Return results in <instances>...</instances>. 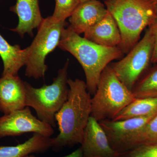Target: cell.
I'll return each instance as SVG.
<instances>
[{
	"label": "cell",
	"mask_w": 157,
	"mask_h": 157,
	"mask_svg": "<svg viewBox=\"0 0 157 157\" xmlns=\"http://www.w3.org/2000/svg\"><path fill=\"white\" fill-rule=\"evenodd\" d=\"M84 35L86 39L105 47H118L121 41L117 24L108 12L99 22L86 30Z\"/></svg>",
	"instance_id": "14"
},
{
	"label": "cell",
	"mask_w": 157,
	"mask_h": 157,
	"mask_svg": "<svg viewBox=\"0 0 157 157\" xmlns=\"http://www.w3.org/2000/svg\"><path fill=\"white\" fill-rule=\"evenodd\" d=\"M153 36L154 40L153 52L152 57L151 63H157V16L153 23L148 27Z\"/></svg>",
	"instance_id": "22"
},
{
	"label": "cell",
	"mask_w": 157,
	"mask_h": 157,
	"mask_svg": "<svg viewBox=\"0 0 157 157\" xmlns=\"http://www.w3.org/2000/svg\"><path fill=\"white\" fill-rule=\"evenodd\" d=\"M69 64L67 60L49 85L36 88L25 82L26 107L33 108L39 119L53 128L56 126V115L67 99Z\"/></svg>",
	"instance_id": "5"
},
{
	"label": "cell",
	"mask_w": 157,
	"mask_h": 157,
	"mask_svg": "<svg viewBox=\"0 0 157 157\" xmlns=\"http://www.w3.org/2000/svg\"><path fill=\"white\" fill-rule=\"evenodd\" d=\"M83 157H120L112 148L104 129L94 118L90 117L81 144Z\"/></svg>",
	"instance_id": "10"
},
{
	"label": "cell",
	"mask_w": 157,
	"mask_h": 157,
	"mask_svg": "<svg viewBox=\"0 0 157 157\" xmlns=\"http://www.w3.org/2000/svg\"><path fill=\"white\" fill-rule=\"evenodd\" d=\"M120 31L121 41L118 48L127 54L138 42L144 30L157 16L155 0H104Z\"/></svg>",
	"instance_id": "3"
},
{
	"label": "cell",
	"mask_w": 157,
	"mask_h": 157,
	"mask_svg": "<svg viewBox=\"0 0 157 157\" xmlns=\"http://www.w3.org/2000/svg\"><path fill=\"white\" fill-rule=\"evenodd\" d=\"M108 13L105 5L99 0L80 3L69 17V27L80 35L101 21Z\"/></svg>",
	"instance_id": "12"
},
{
	"label": "cell",
	"mask_w": 157,
	"mask_h": 157,
	"mask_svg": "<svg viewBox=\"0 0 157 157\" xmlns=\"http://www.w3.org/2000/svg\"><path fill=\"white\" fill-rule=\"evenodd\" d=\"M120 157H157V144L139 145L121 154Z\"/></svg>",
	"instance_id": "21"
},
{
	"label": "cell",
	"mask_w": 157,
	"mask_h": 157,
	"mask_svg": "<svg viewBox=\"0 0 157 157\" xmlns=\"http://www.w3.org/2000/svg\"><path fill=\"white\" fill-rule=\"evenodd\" d=\"M25 157H36L34 155H29L26 156ZM63 157H83V154H82V150L81 147L77 149L75 151L71 153L70 154L67 155Z\"/></svg>",
	"instance_id": "23"
},
{
	"label": "cell",
	"mask_w": 157,
	"mask_h": 157,
	"mask_svg": "<svg viewBox=\"0 0 157 157\" xmlns=\"http://www.w3.org/2000/svg\"><path fill=\"white\" fill-rule=\"evenodd\" d=\"M157 112V97L136 98L121 111L113 121L143 117Z\"/></svg>",
	"instance_id": "17"
},
{
	"label": "cell",
	"mask_w": 157,
	"mask_h": 157,
	"mask_svg": "<svg viewBox=\"0 0 157 157\" xmlns=\"http://www.w3.org/2000/svg\"><path fill=\"white\" fill-rule=\"evenodd\" d=\"M157 144V113L129 141L124 153L144 144Z\"/></svg>",
	"instance_id": "19"
},
{
	"label": "cell",
	"mask_w": 157,
	"mask_h": 157,
	"mask_svg": "<svg viewBox=\"0 0 157 157\" xmlns=\"http://www.w3.org/2000/svg\"><path fill=\"white\" fill-rule=\"evenodd\" d=\"M157 113L121 121L104 120L99 122L107 134L112 148L121 155L129 141Z\"/></svg>",
	"instance_id": "9"
},
{
	"label": "cell",
	"mask_w": 157,
	"mask_h": 157,
	"mask_svg": "<svg viewBox=\"0 0 157 157\" xmlns=\"http://www.w3.org/2000/svg\"><path fill=\"white\" fill-rule=\"evenodd\" d=\"M156 64H157V63H156Z\"/></svg>",
	"instance_id": "26"
},
{
	"label": "cell",
	"mask_w": 157,
	"mask_h": 157,
	"mask_svg": "<svg viewBox=\"0 0 157 157\" xmlns=\"http://www.w3.org/2000/svg\"><path fill=\"white\" fill-rule=\"evenodd\" d=\"M154 45L153 36L148 27L143 38L126 56L109 65L119 79L130 90L132 91L151 63Z\"/></svg>",
	"instance_id": "7"
},
{
	"label": "cell",
	"mask_w": 157,
	"mask_h": 157,
	"mask_svg": "<svg viewBox=\"0 0 157 157\" xmlns=\"http://www.w3.org/2000/svg\"><path fill=\"white\" fill-rule=\"evenodd\" d=\"M58 47L70 52L81 65L88 91L92 96L96 93L104 69L110 62L121 58L124 54L118 47L102 46L80 36L69 26L64 29Z\"/></svg>",
	"instance_id": "2"
},
{
	"label": "cell",
	"mask_w": 157,
	"mask_h": 157,
	"mask_svg": "<svg viewBox=\"0 0 157 157\" xmlns=\"http://www.w3.org/2000/svg\"><path fill=\"white\" fill-rule=\"evenodd\" d=\"M26 107L25 82L18 76L0 78V112L4 114Z\"/></svg>",
	"instance_id": "11"
},
{
	"label": "cell",
	"mask_w": 157,
	"mask_h": 157,
	"mask_svg": "<svg viewBox=\"0 0 157 157\" xmlns=\"http://www.w3.org/2000/svg\"><path fill=\"white\" fill-rule=\"evenodd\" d=\"M80 3H82L85 2H88V1H91V0H79Z\"/></svg>",
	"instance_id": "24"
},
{
	"label": "cell",
	"mask_w": 157,
	"mask_h": 157,
	"mask_svg": "<svg viewBox=\"0 0 157 157\" xmlns=\"http://www.w3.org/2000/svg\"><path fill=\"white\" fill-rule=\"evenodd\" d=\"M67 99L56 115L59 133L52 138V148L59 150L80 144L91 113V97L86 83L68 78Z\"/></svg>",
	"instance_id": "1"
},
{
	"label": "cell",
	"mask_w": 157,
	"mask_h": 157,
	"mask_svg": "<svg viewBox=\"0 0 157 157\" xmlns=\"http://www.w3.org/2000/svg\"><path fill=\"white\" fill-rule=\"evenodd\" d=\"M135 99L132 91L119 79L109 65L101 73L91 98V116L98 122L112 120Z\"/></svg>",
	"instance_id": "4"
},
{
	"label": "cell",
	"mask_w": 157,
	"mask_h": 157,
	"mask_svg": "<svg viewBox=\"0 0 157 157\" xmlns=\"http://www.w3.org/2000/svg\"><path fill=\"white\" fill-rule=\"evenodd\" d=\"M29 133L51 137L54 131L53 127L35 117L28 107L0 117V138Z\"/></svg>",
	"instance_id": "8"
},
{
	"label": "cell",
	"mask_w": 157,
	"mask_h": 157,
	"mask_svg": "<svg viewBox=\"0 0 157 157\" xmlns=\"http://www.w3.org/2000/svg\"><path fill=\"white\" fill-rule=\"evenodd\" d=\"M26 48L21 49L18 45L9 44L0 34V56L3 61L2 76H18V71L25 65Z\"/></svg>",
	"instance_id": "16"
},
{
	"label": "cell",
	"mask_w": 157,
	"mask_h": 157,
	"mask_svg": "<svg viewBox=\"0 0 157 157\" xmlns=\"http://www.w3.org/2000/svg\"><path fill=\"white\" fill-rule=\"evenodd\" d=\"M156 2V5H157V0H155Z\"/></svg>",
	"instance_id": "25"
},
{
	"label": "cell",
	"mask_w": 157,
	"mask_h": 157,
	"mask_svg": "<svg viewBox=\"0 0 157 157\" xmlns=\"http://www.w3.org/2000/svg\"><path fill=\"white\" fill-rule=\"evenodd\" d=\"M52 146V137L34 133L28 140L16 146H0V157H25L32 154L45 152Z\"/></svg>",
	"instance_id": "15"
},
{
	"label": "cell",
	"mask_w": 157,
	"mask_h": 157,
	"mask_svg": "<svg viewBox=\"0 0 157 157\" xmlns=\"http://www.w3.org/2000/svg\"><path fill=\"white\" fill-rule=\"evenodd\" d=\"M79 0H56L55 8L52 19L56 21H65L80 4Z\"/></svg>",
	"instance_id": "20"
},
{
	"label": "cell",
	"mask_w": 157,
	"mask_h": 157,
	"mask_svg": "<svg viewBox=\"0 0 157 157\" xmlns=\"http://www.w3.org/2000/svg\"><path fill=\"white\" fill-rule=\"evenodd\" d=\"M132 92L136 98L157 97V64L144 73Z\"/></svg>",
	"instance_id": "18"
},
{
	"label": "cell",
	"mask_w": 157,
	"mask_h": 157,
	"mask_svg": "<svg viewBox=\"0 0 157 157\" xmlns=\"http://www.w3.org/2000/svg\"><path fill=\"white\" fill-rule=\"evenodd\" d=\"M66 22L56 21L51 16L44 18L36 36L26 48L25 75L36 79L43 78L47 70L45 60L48 54L58 46Z\"/></svg>",
	"instance_id": "6"
},
{
	"label": "cell",
	"mask_w": 157,
	"mask_h": 157,
	"mask_svg": "<svg viewBox=\"0 0 157 157\" xmlns=\"http://www.w3.org/2000/svg\"><path fill=\"white\" fill-rule=\"evenodd\" d=\"M10 11L17 14L19 19L17 27L10 30L22 37L26 33L32 36L33 30L38 28L44 19L40 12L39 0H16Z\"/></svg>",
	"instance_id": "13"
}]
</instances>
